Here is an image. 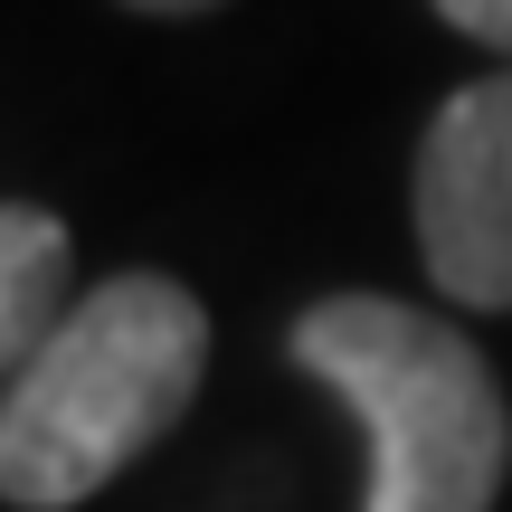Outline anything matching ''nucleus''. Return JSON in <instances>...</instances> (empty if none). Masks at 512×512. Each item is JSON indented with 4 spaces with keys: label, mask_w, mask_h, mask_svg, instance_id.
<instances>
[{
    "label": "nucleus",
    "mask_w": 512,
    "mask_h": 512,
    "mask_svg": "<svg viewBox=\"0 0 512 512\" xmlns=\"http://www.w3.org/2000/svg\"><path fill=\"white\" fill-rule=\"evenodd\" d=\"M418 256L456 304L512 313V67L456 86L418 133Z\"/></svg>",
    "instance_id": "nucleus-3"
},
{
    "label": "nucleus",
    "mask_w": 512,
    "mask_h": 512,
    "mask_svg": "<svg viewBox=\"0 0 512 512\" xmlns=\"http://www.w3.org/2000/svg\"><path fill=\"white\" fill-rule=\"evenodd\" d=\"M67 275H76V238L57 209L38 200H0V380L38 361L57 323H67Z\"/></svg>",
    "instance_id": "nucleus-4"
},
{
    "label": "nucleus",
    "mask_w": 512,
    "mask_h": 512,
    "mask_svg": "<svg viewBox=\"0 0 512 512\" xmlns=\"http://www.w3.org/2000/svg\"><path fill=\"white\" fill-rule=\"evenodd\" d=\"M209 370V313L181 275H114L67 304L38 361L0 389V503L67 512L181 427Z\"/></svg>",
    "instance_id": "nucleus-1"
},
{
    "label": "nucleus",
    "mask_w": 512,
    "mask_h": 512,
    "mask_svg": "<svg viewBox=\"0 0 512 512\" xmlns=\"http://www.w3.org/2000/svg\"><path fill=\"white\" fill-rule=\"evenodd\" d=\"M294 370H313L361 427V512H494L512 475V408L456 323L399 294H323L294 313Z\"/></svg>",
    "instance_id": "nucleus-2"
},
{
    "label": "nucleus",
    "mask_w": 512,
    "mask_h": 512,
    "mask_svg": "<svg viewBox=\"0 0 512 512\" xmlns=\"http://www.w3.org/2000/svg\"><path fill=\"white\" fill-rule=\"evenodd\" d=\"M427 10H437L446 29H465V38H484V48L512 57V0H427Z\"/></svg>",
    "instance_id": "nucleus-5"
},
{
    "label": "nucleus",
    "mask_w": 512,
    "mask_h": 512,
    "mask_svg": "<svg viewBox=\"0 0 512 512\" xmlns=\"http://www.w3.org/2000/svg\"><path fill=\"white\" fill-rule=\"evenodd\" d=\"M133 10H162V19H181V10H219V0H133Z\"/></svg>",
    "instance_id": "nucleus-6"
}]
</instances>
